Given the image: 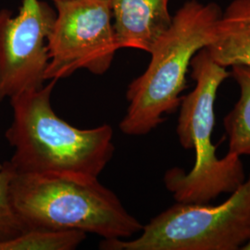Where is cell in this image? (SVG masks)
<instances>
[{
	"label": "cell",
	"instance_id": "9c48e42d",
	"mask_svg": "<svg viewBox=\"0 0 250 250\" xmlns=\"http://www.w3.org/2000/svg\"><path fill=\"white\" fill-rule=\"evenodd\" d=\"M206 48L221 66L250 69V0L230 3L219 21L214 41Z\"/></svg>",
	"mask_w": 250,
	"mask_h": 250
},
{
	"label": "cell",
	"instance_id": "52a82bcc",
	"mask_svg": "<svg viewBox=\"0 0 250 250\" xmlns=\"http://www.w3.org/2000/svg\"><path fill=\"white\" fill-rule=\"evenodd\" d=\"M55 19L53 9L39 0H23L15 17L0 11V103L44 85Z\"/></svg>",
	"mask_w": 250,
	"mask_h": 250
},
{
	"label": "cell",
	"instance_id": "ba28073f",
	"mask_svg": "<svg viewBox=\"0 0 250 250\" xmlns=\"http://www.w3.org/2000/svg\"><path fill=\"white\" fill-rule=\"evenodd\" d=\"M170 1L111 0L119 48H134L148 53L171 23Z\"/></svg>",
	"mask_w": 250,
	"mask_h": 250
},
{
	"label": "cell",
	"instance_id": "4fadbf2b",
	"mask_svg": "<svg viewBox=\"0 0 250 250\" xmlns=\"http://www.w3.org/2000/svg\"><path fill=\"white\" fill-rule=\"evenodd\" d=\"M242 250H250V240L242 248Z\"/></svg>",
	"mask_w": 250,
	"mask_h": 250
},
{
	"label": "cell",
	"instance_id": "30bf717a",
	"mask_svg": "<svg viewBox=\"0 0 250 250\" xmlns=\"http://www.w3.org/2000/svg\"><path fill=\"white\" fill-rule=\"evenodd\" d=\"M231 76L239 86L240 97L224 119L228 136L229 155H250V69L244 66L231 67Z\"/></svg>",
	"mask_w": 250,
	"mask_h": 250
},
{
	"label": "cell",
	"instance_id": "7c38bea8",
	"mask_svg": "<svg viewBox=\"0 0 250 250\" xmlns=\"http://www.w3.org/2000/svg\"><path fill=\"white\" fill-rule=\"evenodd\" d=\"M16 170L10 161L0 163V239L11 238L29 230L16 213L10 196V186Z\"/></svg>",
	"mask_w": 250,
	"mask_h": 250
},
{
	"label": "cell",
	"instance_id": "7a4b0ae2",
	"mask_svg": "<svg viewBox=\"0 0 250 250\" xmlns=\"http://www.w3.org/2000/svg\"><path fill=\"white\" fill-rule=\"evenodd\" d=\"M223 11L213 2L189 0L172 17L170 27L152 45L146 70L131 82L129 102L120 130L131 136L149 134L174 113L187 87V74L194 56L217 36Z\"/></svg>",
	"mask_w": 250,
	"mask_h": 250
},
{
	"label": "cell",
	"instance_id": "5bb4252c",
	"mask_svg": "<svg viewBox=\"0 0 250 250\" xmlns=\"http://www.w3.org/2000/svg\"><path fill=\"white\" fill-rule=\"evenodd\" d=\"M54 1L55 3H57V2H63V1H69V0H52Z\"/></svg>",
	"mask_w": 250,
	"mask_h": 250
},
{
	"label": "cell",
	"instance_id": "8992f818",
	"mask_svg": "<svg viewBox=\"0 0 250 250\" xmlns=\"http://www.w3.org/2000/svg\"><path fill=\"white\" fill-rule=\"evenodd\" d=\"M57 14L47 38L45 80H59L81 69L102 75L119 48L111 0L55 3Z\"/></svg>",
	"mask_w": 250,
	"mask_h": 250
},
{
	"label": "cell",
	"instance_id": "277c9868",
	"mask_svg": "<svg viewBox=\"0 0 250 250\" xmlns=\"http://www.w3.org/2000/svg\"><path fill=\"white\" fill-rule=\"evenodd\" d=\"M190 69L196 86L182 99L176 133L185 149L195 150L196 160L188 172L173 167L163 180L176 202L203 204L221 194H232L246 174L241 157L226 154L220 159L211 140L217 93L231 72L214 62L206 47L194 56Z\"/></svg>",
	"mask_w": 250,
	"mask_h": 250
},
{
	"label": "cell",
	"instance_id": "3957f363",
	"mask_svg": "<svg viewBox=\"0 0 250 250\" xmlns=\"http://www.w3.org/2000/svg\"><path fill=\"white\" fill-rule=\"evenodd\" d=\"M10 196L27 229L75 230L103 239H127L143 229V224L99 177L16 171Z\"/></svg>",
	"mask_w": 250,
	"mask_h": 250
},
{
	"label": "cell",
	"instance_id": "6da1fadb",
	"mask_svg": "<svg viewBox=\"0 0 250 250\" xmlns=\"http://www.w3.org/2000/svg\"><path fill=\"white\" fill-rule=\"evenodd\" d=\"M56 83L9 99L13 120L5 136L14 148L9 161L18 172L99 177L115 151L112 127L80 129L58 116L51 104Z\"/></svg>",
	"mask_w": 250,
	"mask_h": 250
},
{
	"label": "cell",
	"instance_id": "5b68a950",
	"mask_svg": "<svg viewBox=\"0 0 250 250\" xmlns=\"http://www.w3.org/2000/svg\"><path fill=\"white\" fill-rule=\"evenodd\" d=\"M220 205L180 203L144 225L135 239H103V250H238L250 240V175Z\"/></svg>",
	"mask_w": 250,
	"mask_h": 250
},
{
	"label": "cell",
	"instance_id": "8fae6325",
	"mask_svg": "<svg viewBox=\"0 0 250 250\" xmlns=\"http://www.w3.org/2000/svg\"><path fill=\"white\" fill-rule=\"evenodd\" d=\"M86 238L81 231L29 229L18 235L0 239V250H73Z\"/></svg>",
	"mask_w": 250,
	"mask_h": 250
}]
</instances>
